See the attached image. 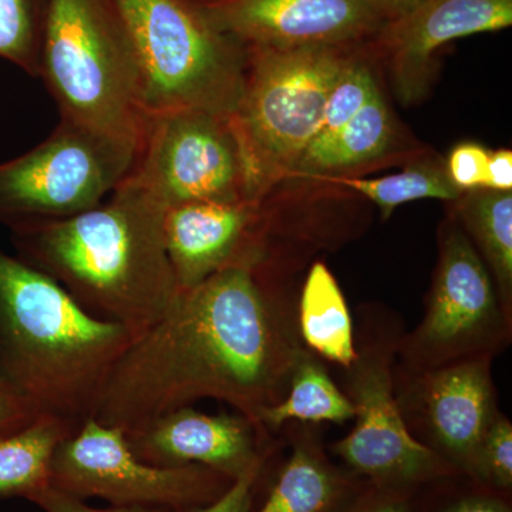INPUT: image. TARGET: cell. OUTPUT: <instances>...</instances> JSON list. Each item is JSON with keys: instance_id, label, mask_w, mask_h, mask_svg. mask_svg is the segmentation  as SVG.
<instances>
[{"instance_id": "obj_1", "label": "cell", "mask_w": 512, "mask_h": 512, "mask_svg": "<svg viewBox=\"0 0 512 512\" xmlns=\"http://www.w3.org/2000/svg\"><path fill=\"white\" fill-rule=\"evenodd\" d=\"M276 269L245 259L181 292L170 312L117 360L92 419L130 433L212 399L264 430L259 416L284 399L305 350L298 299Z\"/></svg>"}, {"instance_id": "obj_2", "label": "cell", "mask_w": 512, "mask_h": 512, "mask_svg": "<svg viewBox=\"0 0 512 512\" xmlns=\"http://www.w3.org/2000/svg\"><path fill=\"white\" fill-rule=\"evenodd\" d=\"M164 212L124 180L92 210L10 229L22 261L55 279L86 311L119 323L136 339L181 295L165 249Z\"/></svg>"}, {"instance_id": "obj_3", "label": "cell", "mask_w": 512, "mask_h": 512, "mask_svg": "<svg viewBox=\"0 0 512 512\" xmlns=\"http://www.w3.org/2000/svg\"><path fill=\"white\" fill-rule=\"evenodd\" d=\"M133 336L55 279L0 251V373L40 412L80 427Z\"/></svg>"}, {"instance_id": "obj_4", "label": "cell", "mask_w": 512, "mask_h": 512, "mask_svg": "<svg viewBox=\"0 0 512 512\" xmlns=\"http://www.w3.org/2000/svg\"><path fill=\"white\" fill-rule=\"evenodd\" d=\"M39 79L60 120L138 148L148 113L136 55L113 0H47Z\"/></svg>"}, {"instance_id": "obj_5", "label": "cell", "mask_w": 512, "mask_h": 512, "mask_svg": "<svg viewBox=\"0 0 512 512\" xmlns=\"http://www.w3.org/2000/svg\"><path fill=\"white\" fill-rule=\"evenodd\" d=\"M244 89L232 126L244 158L249 200L265 201L292 177L318 133L339 77L359 47L247 49Z\"/></svg>"}, {"instance_id": "obj_6", "label": "cell", "mask_w": 512, "mask_h": 512, "mask_svg": "<svg viewBox=\"0 0 512 512\" xmlns=\"http://www.w3.org/2000/svg\"><path fill=\"white\" fill-rule=\"evenodd\" d=\"M140 69L148 116L198 110L231 117L248 52L192 0H113Z\"/></svg>"}, {"instance_id": "obj_7", "label": "cell", "mask_w": 512, "mask_h": 512, "mask_svg": "<svg viewBox=\"0 0 512 512\" xmlns=\"http://www.w3.org/2000/svg\"><path fill=\"white\" fill-rule=\"evenodd\" d=\"M403 320L382 308H365L355 329L356 357L343 369V392L355 407V426L328 447L350 473L367 483L417 490L460 474L414 439L394 394V363Z\"/></svg>"}, {"instance_id": "obj_8", "label": "cell", "mask_w": 512, "mask_h": 512, "mask_svg": "<svg viewBox=\"0 0 512 512\" xmlns=\"http://www.w3.org/2000/svg\"><path fill=\"white\" fill-rule=\"evenodd\" d=\"M512 340L493 278L453 214L441 224L439 259L419 325L404 332L396 366L424 372L474 359H495Z\"/></svg>"}, {"instance_id": "obj_9", "label": "cell", "mask_w": 512, "mask_h": 512, "mask_svg": "<svg viewBox=\"0 0 512 512\" xmlns=\"http://www.w3.org/2000/svg\"><path fill=\"white\" fill-rule=\"evenodd\" d=\"M136 154L133 144L60 120L42 143L0 163V222L12 228L92 210L126 180Z\"/></svg>"}, {"instance_id": "obj_10", "label": "cell", "mask_w": 512, "mask_h": 512, "mask_svg": "<svg viewBox=\"0 0 512 512\" xmlns=\"http://www.w3.org/2000/svg\"><path fill=\"white\" fill-rule=\"evenodd\" d=\"M234 480L211 468L160 467L140 460L117 427L87 419L57 447L50 485L86 501L101 498L117 507L163 508L175 512L204 507Z\"/></svg>"}, {"instance_id": "obj_11", "label": "cell", "mask_w": 512, "mask_h": 512, "mask_svg": "<svg viewBox=\"0 0 512 512\" xmlns=\"http://www.w3.org/2000/svg\"><path fill=\"white\" fill-rule=\"evenodd\" d=\"M161 207L249 200L231 117L198 110L150 114L126 177Z\"/></svg>"}, {"instance_id": "obj_12", "label": "cell", "mask_w": 512, "mask_h": 512, "mask_svg": "<svg viewBox=\"0 0 512 512\" xmlns=\"http://www.w3.org/2000/svg\"><path fill=\"white\" fill-rule=\"evenodd\" d=\"M493 360H467L424 372H404L394 363V394L409 433L471 478L478 447L501 413Z\"/></svg>"}, {"instance_id": "obj_13", "label": "cell", "mask_w": 512, "mask_h": 512, "mask_svg": "<svg viewBox=\"0 0 512 512\" xmlns=\"http://www.w3.org/2000/svg\"><path fill=\"white\" fill-rule=\"evenodd\" d=\"M245 49L369 45L387 20L367 0H192Z\"/></svg>"}, {"instance_id": "obj_14", "label": "cell", "mask_w": 512, "mask_h": 512, "mask_svg": "<svg viewBox=\"0 0 512 512\" xmlns=\"http://www.w3.org/2000/svg\"><path fill=\"white\" fill-rule=\"evenodd\" d=\"M274 214L265 201H207L164 212V241L180 291L225 266L268 258Z\"/></svg>"}, {"instance_id": "obj_15", "label": "cell", "mask_w": 512, "mask_h": 512, "mask_svg": "<svg viewBox=\"0 0 512 512\" xmlns=\"http://www.w3.org/2000/svg\"><path fill=\"white\" fill-rule=\"evenodd\" d=\"M140 460L160 467L198 464L231 480L274 453L271 434L242 414H205L181 407L126 433Z\"/></svg>"}, {"instance_id": "obj_16", "label": "cell", "mask_w": 512, "mask_h": 512, "mask_svg": "<svg viewBox=\"0 0 512 512\" xmlns=\"http://www.w3.org/2000/svg\"><path fill=\"white\" fill-rule=\"evenodd\" d=\"M512 0H423L369 43L382 53L403 104L429 89L434 53L451 40L511 26Z\"/></svg>"}, {"instance_id": "obj_17", "label": "cell", "mask_w": 512, "mask_h": 512, "mask_svg": "<svg viewBox=\"0 0 512 512\" xmlns=\"http://www.w3.org/2000/svg\"><path fill=\"white\" fill-rule=\"evenodd\" d=\"M282 430L291 451L255 512H336L365 483L336 464L313 424L289 423Z\"/></svg>"}, {"instance_id": "obj_18", "label": "cell", "mask_w": 512, "mask_h": 512, "mask_svg": "<svg viewBox=\"0 0 512 512\" xmlns=\"http://www.w3.org/2000/svg\"><path fill=\"white\" fill-rule=\"evenodd\" d=\"M296 318L306 349L342 369L352 365L356 357L355 323L335 275L323 262L309 268Z\"/></svg>"}, {"instance_id": "obj_19", "label": "cell", "mask_w": 512, "mask_h": 512, "mask_svg": "<svg viewBox=\"0 0 512 512\" xmlns=\"http://www.w3.org/2000/svg\"><path fill=\"white\" fill-rule=\"evenodd\" d=\"M451 214L483 259L504 311L512 318V192H463Z\"/></svg>"}, {"instance_id": "obj_20", "label": "cell", "mask_w": 512, "mask_h": 512, "mask_svg": "<svg viewBox=\"0 0 512 512\" xmlns=\"http://www.w3.org/2000/svg\"><path fill=\"white\" fill-rule=\"evenodd\" d=\"M355 419V407L335 383L323 360L305 348L293 367L284 399L259 416L262 429L278 433L289 423L343 424Z\"/></svg>"}, {"instance_id": "obj_21", "label": "cell", "mask_w": 512, "mask_h": 512, "mask_svg": "<svg viewBox=\"0 0 512 512\" xmlns=\"http://www.w3.org/2000/svg\"><path fill=\"white\" fill-rule=\"evenodd\" d=\"M79 429L70 421L42 414L39 419L0 436V498L29 500L50 485L57 447Z\"/></svg>"}, {"instance_id": "obj_22", "label": "cell", "mask_w": 512, "mask_h": 512, "mask_svg": "<svg viewBox=\"0 0 512 512\" xmlns=\"http://www.w3.org/2000/svg\"><path fill=\"white\" fill-rule=\"evenodd\" d=\"M394 140L392 113L379 90L340 131L328 153L313 165L306 178L336 177L380 160L393 150Z\"/></svg>"}, {"instance_id": "obj_23", "label": "cell", "mask_w": 512, "mask_h": 512, "mask_svg": "<svg viewBox=\"0 0 512 512\" xmlns=\"http://www.w3.org/2000/svg\"><path fill=\"white\" fill-rule=\"evenodd\" d=\"M323 180L343 185L363 195L379 208L383 220L390 218L397 207L407 202L423 198L456 202L463 194L451 183L446 165L434 160L419 161L409 165L402 173L372 180L350 178L345 175Z\"/></svg>"}, {"instance_id": "obj_24", "label": "cell", "mask_w": 512, "mask_h": 512, "mask_svg": "<svg viewBox=\"0 0 512 512\" xmlns=\"http://www.w3.org/2000/svg\"><path fill=\"white\" fill-rule=\"evenodd\" d=\"M379 90L372 67L357 53L333 87L318 133L306 148L291 178H306L313 165L328 153L340 131Z\"/></svg>"}, {"instance_id": "obj_25", "label": "cell", "mask_w": 512, "mask_h": 512, "mask_svg": "<svg viewBox=\"0 0 512 512\" xmlns=\"http://www.w3.org/2000/svg\"><path fill=\"white\" fill-rule=\"evenodd\" d=\"M47 0H0V59L39 79Z\"/></svg>"}, {"instance_id": "obj_26", "label": "cell", "mask_w": 512, "mask_h": 512, "mask_svg": "<svg viewBox=\"0 0 512 512\" xmlns=\"http://www.w3.org/2000/svg\"><path fill=\"white\" fill-rule=\"evenodd\" d=\"M410 512H512L511 494L454 474L417 488Z\"/></svg>"}, {"instance_id": "obj_27", "label": "cell", "mask_w": 512, "mask_h": 512, "mask_svg": "<svg viewBox=\"0 0 512 512\" xmlns=\"http://www.w3.org/2000/svg\"><path fill=\"white\" fill-rule=\"evenodd\" d=\"M474 480L501 493L512 491V423L500 413L478 447Z\"/></svg>"}, {"instance_id": "obj_28", "label": "cell", "mask_w": 512, "mask_h": 512, "mask_svg": "<svg viewBox=\"0 0 512 512\" xmlns=\"http://www.w3.org/2000/svg\"><path fill=\"white\" fill-rule=\"evenodd\" d=\"M490 151L476 143L458 144L448 156L446 170L461 192L484 188Z\"/></svg>"}, {"instance_id": "obj_29", "label": "cell", "mask_w": 512, "mask_h": 512, "mask_svg": "<svg viewBox=\"0 0 512 512\" xmlns=\"http://www.w3.org/2000/svg\"><path fill=\"white\" fill-rule=\"evenodd\" d=\"M276 451V450H275ZM271 453L266 456L264 460L255 464L251 470L247 471L244 476L237 478L231 487L225 491L221 497L212 501L211 504L204 505V507L194 508V510L184 512H252L254 511V500L256 488H258L259 481L264 476L268 461L275 454Z\"/></svg>"}, {"instance_id": "obj_30", "label": "cell", "mask_w": 512, "mask_h": 512, "mask_svg": "<svg viewBox=\"0 0 512 512\" xmlns=\"http://www.w3.org/2000/svg\"><path fill=\"white\" fill-rule=\"evenodd\" d=\"M414 491L379 487L365 481L336 512H410Z\"/></svg>"}, {"instance_id": "obj_31", "label": "cell", "mask_w": 512, "mask_h": 512, "mask_svg": "<svg viewBox=\"0 0 512 512\" xmlns=\"http://www.w3.org/2000/svg\"><path fill=\"white\" fill-rule=\"evenodd\" d=\"M39 407L0 373V436L29 426L42 416Z\"/></svg>"}, {"instance_id": "obj_32", "label": "cell", "mask_w": 512, "mask_h": 512, "mask_svg": "<svg viewBox=\"0 0 512 512\" xmlns=\"http://www.w3.org/2000/svg\"><path fill=\"white\" fill-rule=\"evenodd\" d=\"M28 501L43 512H175L163 510V508L117 507V505H110L109 508H94L80 498L56 490L52 485L37 491Z\"/></svg>"}, {"instance_id": "obj_33", "label": "cell", "mask_w": 512, "mask_h": 512, "mask_svg": "<svg viewBox=\"0 0 512 512\" xmlns=\"http://www.w3.org/2000/svg\"><path fill=\"white\" fill-rule=\"evenodd\" d=\"M484 188L495 191L512 190V153L510 150H498L494 153L490 151Z\"/></svg>"}, {"instance_id": "obj_34", "label": "cell", "mask_w": 512, "mask_h": 512, "mask_svg": "<svg viewBox=\"0 0 512 512\" xmlns=\"http://www.w3.org/2000/svg\"><path fill=\"white\" fill-rule=\"evenodd\" d=\"M375 6L377 12L383 16L387 22L390 20L402 18L410 10L420 5L423 0H367Z\"/></svg>"}]
</instances>
